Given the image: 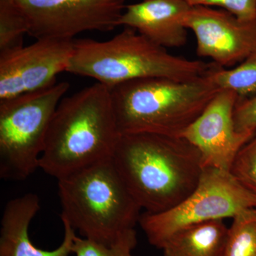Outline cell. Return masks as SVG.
Wrapping results in <instances>:
<instances>
[{
	"label": "cell",
	"mask_w": 256,
	"mask_h": 256,
	"mask_svg": "<svg viewBox=\"0 0 256 256\" xmlns=\"http://www.w3.org/2000/svg\"><path fill=\"white\" fill-rule=\"evenodd\" d=\"M236 128L239 132L256 133V94L238 99L234 112Z\"/></svg>",
	"instance_id": "21"
},
{
	"label": "cell",
	"mask_w": 256,
	"mask_h": 256,
	"mask_svg": "<svg viewBox=\"0 0 256 256\" xmlns=\"http://www.w3.org/2000/svg\"><path fill=\"white\" fill-rule=\"evenodd\" d=\"M26 18L15 0H0V53L24 46L28 34Z\"/></svg>",
	"instance_id": "17"
},
{
	"label": "cell",
	"mask_w": 256,
	"mask_h": 256,
	"mask_svg": "<svg viewBox=\"0 0 256 256\" xmlns=\"http://www.w3.org/2000/svg\"><path fill=\"white\" fill-rule=\"evenodd\" d=\"M238 99L232 90H220L180 136L200 151L204 168L230 172L238 152L256 134L236 128L234 112Z\"/></svg>",
	"instance_id": "11"
},
{
	"label": "cell",
	"mask_w": 256,
	"mask_h": 256,
	"mask_svg": "<svg viewBox=\"0 0 256 256\" xmlns=\"http://www.w3.org/2000/svg\"><path fill=\"white\" fill-rule=\"evenodd\" d=\"M191 6L218 8L242 20L256 18V0H185Z\"/></svg>",
	"instance_id": "20"
},
{
	"label": "cell",
	"mask_w": 256,
	"mask_h": 256,
	"mask_svg": "<svg viewBox=\"0 0 256 256\" xmlns=\"http://www.w3.org/2000/svg\"><path fill=\"white\" fill-rule=\"evenodd\" d=\"M112 159L131 194L148 213L181 203L196 188L204 168L200 151L181 136L121 134Z\"/></svg>",
	"instance_id": "1"
},
{
	"label": "cell",
	"mask_w": 256,
	"mask_h": 256,
	"mask_svg": "<svg viewBox=\"0 0 256 256\" xmlns=\"http://www.w3.org/2000/svg\"><path fill=\"white\" fill-rule=\"evenodd\" d=\"M36 40H74L84 32L120 26L126 0H15Z\"/></svg>",
	"instance_id": "8"
},
{
	"label": "cell",
	"mask_w": 256,
	"mask_h": 256,
	"mask_svg": "<svg viewBox=\"0 0 256 256\" xmlns=\"http://www.w3.org/2000/svg\"><path fill=\"white\" fill-rule=\"evenodd\" d=\"M183 24L194 34L196 54L222 68H232L256 52V18L242 20L218 8L192 6Z\"/></svg>",
	"instance_id": "10"
},
{
	"label": "cell",
	"mask_w": 256,
	"mask_h": 256,
	"mask_svg": "<svg viewBox=\"0 0 256 256\" xmlns=\"http://www.w3.org/2000/svg\"><path fill=\"white\" fill-rule=\"evenodd\" d=\"M120 134L109 88L97 82L57 106L40 169L57 180L112 158Z\"/></svg>",
	"instance_id": "2"
},
{
	"label": "cell",
	"mask_w": 256,
	"mask_h": 256,
	"mask_svg": "<svg viewBox=\"0 0 256 256\" xmlns=\"http://www.w3.org/2000/svg\"><path fill=\"white\" fill-rule=\"evenodd\" d=\"M191 8L185 0H142L126 5L120 26L132 28L166 50L180 48L188 42L183 18Z\"/></svg>",
	"instance_id": "12"
},
{
	"label": "cell",
	"mask_w": 256,
	"mask_h": 256,
	"mask_svg": "<svg viewBox=\"0 0 256 256\" xmlns=\"http://www.w3.org/2000/svg\"><path fill=\"white\" fill-rule=\"evenodd\" d=\"M228 230L223 220L190 226L166 240L163 256H223Z\"/></svg>",
	"instance_id": "14"
},
{
	"label": "cell",
	"mask_w": 256,
	"mask_h": 256,
	"mask_svg": "<svg viewBox=\"0 0 256 256\" xmlns=\"http://www.w3.org/2000/svg\"><path fill=\"white\" fill-rule=\"evenodd\" d=\"M110 89L120 134L180 136L220 89L207 74L190 80L136 79Z\"/></svg>",
	"instance_id": "3"
},
{
	"label": "cell",
	"mask_w": 256,
	"mask_h": 256,
	"mask_svg": "<svg viewBox=\"0 0 256 256\" xmlns=\"http://www.w3.org/2000/svg\"><path fill=\"white\" fill-rule=\"evenodd\" d=\"M214 64L172 54L133 28H124L105 42L74 40L67 72L111 88L139 78L194 80L206 76Z\"/></svg>",
	"instance_id": "4"
},
{
	"label": "cell",
	"mask_w": 256,
	"mask_h": 256,
	"mask_svg": "<svg viewBox=\"0 0 256 256\" xmlns=\"http://www.w3.org/2000/svg\"><path fill=\"white\" fill-rule=\"evenodd\" d=\"M58 190L60 220L84 238L110 246L139 222L142 208L112 158L58 180Z\"/></svg>",
	"instance_id": "5"
},
{
	"label": "cell",
	"mask_w": 256,
	"mask_h": 256,
	"mask_svg": "<svg viewBox=\"0 0 256 256\" xmlns=\"http://www.w3.org/2000/svg\"><path fill=\"white\" fill-rule=\"evenodd\" d=\"M230 172L239 182L256 194V133L238 152Z\"/></svg>",
	"instance_id": "19"
},
{
	"label": "cell",
	"mask_w": 256,
	"mask_h": 256,
	"mask_svg": "<svg viewBox=\"0 0 256 256\" xmlns=\"http://www.w3.org/2000/svg\"><path fill=\"white\" fill-rule=\"evenodd\" d=\"M252 208H256V194L239 182L230 172L204 168L196 188L181 203L160 213L144 212L139 223L150 244L161 249L181 229L233 218L242 210Z\"/></svg>",
	"instance_id": "7"
},
{
	"label": "cell",
	"mask_w": 256,
	"mask_h": 256,
	"mask_svg": "<svg viewBox=\"0 0 256 256\" xmlns=\"http://www.w3.org/2000/svg\"><path fill=\"white\" fill-rule=\"evenodd\" d=\"M68 82L0 100V176L26 180L40 168L47 132Z\"/></svg>",
	"instance_id": "6"
},
{
	"label": "cell",
	"mask_w": 256,
	"mask_h": 256,
	"mask_svg": "<svg viewBox=\"0 0 256 256\" xmlns=\"http://www.w3.org/2000/svg\"><path fill=\"white\" fill-rule=\"evenodd\" d=\"M40 210V200L35 194H26L8 202L2 217L0 256H69L72 254L76 234L66 220H62L63 242L55 250H42L32 244L28 228Z\"/></svg>",
	"instance_id": "13"
},
{
	"label": "cell",
	"mask_w": 256,
	"mask_h": 256,
	"mask_svg": "<svg viewBox=\"0 0 256 256\" xmlns=\"http://www.w3.org/2000/svg\"><path fill=\"white\" fill-rule=\"evenodd\" d=\"M207 76L220 90H232L239 99L250 97L256 94V52L234 68L214 64Z\"/></svg>",
	"instance_id": "15"
},
{
	"label": "cell",
	"mask_w": 256,
	"mask_h": 256,
	"mask_svg": "<svg viewBox=\"0 0 256 256\" xmlns=\"http://www.w3.org/2000/svg\"><path fill=\"white\" fill-rule=\"evenodd\" d=\"M223 256H256V208L242 210L234 217Z\"/></svg>",
	"instance_id": "16"
},
{
	"label": "cell",
	"mask_w": 256,
	"mask_h": 256,
	"mask_svg": "<svg viewBox=\"0 0 256 256\" xmlns=\"http://www.w3.org/2000/svg\"><path fill=\"white\" fill-rule=\"evenodd\" d=\"M137 245V233L128 230L112 245L106 246L76 235L72 252L76 256H134L132 252Z\"/></svg>",
	"instance_id": "18"
},
{
	"label": "cell",
	"mask_w": 256,
	"mask_h": 256,
	"mask_svg": "<svg viewBox=\"0 0 256 256\" xmlns=\"http://www.w3.org/2000/svg\"><path fill=\"white\" fill-rule=\"evenodd\" d=\"M74 40L40 38L28 46L0 53V100L42 90L67 72Z\"/></svg>",
	"instance_id": "9"
}]
</instances>
